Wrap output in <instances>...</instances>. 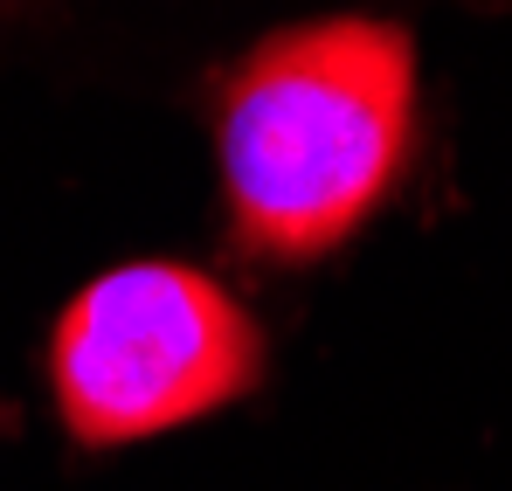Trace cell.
<instances>
[{
    "mask_svg": "<svg viewBox=\"0 0 512 491\" xmlns=\"http://www.w3.org/2000/svg\"><path fill=\"white\" fill-rule=\"evenodd\" d=\"M416 125V49L395 21L333 14L250 49L215 104L236 243L305 263L346 243L395 187Z\"/></svg>",
    "mask_w": 512,
    "mask_h": 491,
    "instance_id": "1",
    "label": "cell"
},
{
    "mask_svg": "<svg viewBox=\"0 0 512 491\" xmlns=\"http://www.w3.org/2000/svg\"><path fill=\"white\" fill-rule=\"evenodd\" d=\"M263 381L256 319L187 263H125L84 284L49 339V388L84 450L146 443Z\"/></svg>",
    "mask_w": 512,
    "mask_h": 491,
    "instance_id": "2",
    "label": "cell"
}]
</instances>
